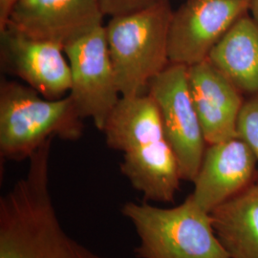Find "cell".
<instances>
[{
    "label": "cell",
    "instance_id": "6da1fadb",
    "mask_svg": "<svg viewBox=\"0 0 258 258\" xmlns=\"http://www.w3.org/2000/svg\"><path fill=\"white\" fill-rule=\"evenodd\" d=\"M50 158L30 159L26 175L0 198V258H119L94 251L59 220L50 190Z\"/></svg>",
    "mask_w": 258,
    "mask_h": 258
},
{
    "label": "cell",
    "instance_id": "7a4b0ae2",
    "mask_svg": "<svg viewBox=\"0 0 258 258\" xmlns=\"http://www.w3.org/2000/svg\"><path fill=\"white\" fill-rule=\"evenodd\" d=\"M102 132L107 146L122 153V174L146 200H175L182 179L156 102L149 94L120 97Z\"/></svg>",
    "mask_w": 258,
    "mask_h": 258
},
{
    "label": "cell",
    "instance_id": "3957f363",
    "mask_svg": "<svg viewBox=\"0 0 258 258\" xmlns=\"http://www.w3.org/2000/svg\"><path fill=\"white\" fill-rule=\"evenodd\" d=\"M173 11L169 0L113 17L105 26L111 61L120 96L148 94L149 83L169 65L168 32Z\"/></svg>",
    "mask_w": 258,
    "mask_h": 258
},
{
    "label": "cell",
    "instance_id": "277c9868",
    "mask_svg": "<svg viewBox=\"0 0 258 258\" xmlns=\"http://www.w3.org/2000/svg\"><path fill=\"white\" fill-rule=\"evenodd\" d=\"M83 118L67 95L49 100L28 85L1 80L0 154L8 160L30 159L49 139L77 141Z\"/></svg>",
    "mask_w": 258,
    "mask_h": 258
},
{
    "label": "cell",
    "instance_id": "5b68a950",
    "mask_svg": "<svg viewBox=\"0 0 258 258\" xmlns=\"http://www.w3.org/2000/svg\"><path fill=\"white\" fill-rule=\"evenodd\" d=\"M121 213L137 231L139 258H231L214 231L211 212L190 194L173 208L128 202Z\"/></svg>",
    "mask_w": 258,
    "mask_h": 258
},
{
    "label": "cell",
    "instance_id": "8992f818",
    "mask_svg": "<svg viewBox=\"0 0 258 258\" xmlns=\"http://www.w3.org/2000/svg\"><path fill=\"white\" fill-rule=\"evenodd\" d=\"M148 94L156 102L182 181L194 182L208 144L189 90L187 66L169 63L149 83Z\"/></svg>",
    "mask_w": 258,
    "mask_h": 258
},
{
    "label": "cell",
    "instance_id": "52a82bcc",
    "mask_svg": "<svg viewBox=\"0 0 258 258\" xmlns=\"http://www.w3.org/2000/svg\"><path fill=\"white\" fill-rule=\"evenodd\" d=\"M63 51L71 71L68 96L80 116L92 119L95 126L102 131L121 97L108 51L105 26L94 29Z\"/></svg>",
    "mask_w": 258,
    "mask_h": 258
},
{
    "label": "cell",
    "instance_id": "ba28073f",
    "mask_svg": "<svg viewBox=\"0 0 258 258\" xmlns=\"http://www.w3.org/2000/svg\"><path fill=\"white\" fill-rule=\"evenodd\" d=\"M249 9V0H186L173 11L170 21L169 62L189 67L207 59Z\"/></svg>",
    "mask_w": 258,
    "mask_h": 258
},
{
    "label": "cell",
    "instance_id": "9c48e42d",
    "mask_svg": "<svg viewBox=\"0 0 258 258\" xmlns=\"http://www.w3.org/2000/svg\"><path fill=\"white\" fill-rule=\"evenodd\" d=\"M63 48L27 37L6 27L0 31V65L3 72L22 80L49 100L67 96L71 71Z\"/></svg>",
    "mask_w": 258,
    "mask_h": 258
},
{
    "label": "cell",
    "instance_id": "30bf717a",
    "mask_svg": "<svg viewBox=\"0 0 258 258\" xmlns=\"http://www.w3.org/2000/svg\"><path fill=\"white\" fill-rule=\"evenodd\" d=\"M99 0H19L6 27L64 49L103 25Z\"/></svg>",
    "mask_w": 258,
    "mask_h": 258
},
{
    "label": "cell",
    "instance_id": "8fae6325",
    "mask_svg": "<svg viewBox=\"0 0 258 258\" xmlns=\"http://www.w3.org/2000/svg\"><path fill=\"white\" fill-rule=\"evenodd\" d=\"M257 169L253 152L239 138L209 145L190 195L211 212L256 182Z\"/></svg>",
    "mask_w": 258,
    "mask_h": 258
},
{
    "label": "cell",
    "instance_id": "7c38bea8",
    "mask_svg": "<svg viewBox=\"0 0 258 258\" xmlns=\"http://www.w3.org/2000/svg\"><path fill=\"white\" fill-rule=\"evenodd\" d=\"M187 79L208 146L237 138L244 95L208 58L187 67Z\"/></svg>",
    "mask_w": 258,
    "mask_h": 258
},
{
    "label": "cell",
    "instance_id": "4fadbf2b",
    "mask_svg": "<svg viewBox=\"0 0 258 258\" xmlns=\"http://www.w3.org/2000/svg\"><path fill=\"white\" fill-rule=\"evenodd\" d=\"M208 59L243 95L258 94V23L249 13L230 28Z\"/></svg>",
    "mask_w": 258,
    "mask_h": 258
},
{
    "label": "cell",
    "instance_id": "5bb4252c",
    "mask_svg": "<svg viewBox=\"0 0 258 258\" xmlns=\"http://www.w3.org/2000/svg\"><path fill=\"white\" fill-rule=\"evenodd\" d=\"M212 226L231 258H258V181L211 212Z\"/></svg>",
    "mask_w": 258,
    "mask_h": 258
},
{
    "label": "cell",
    "instance_id": "9a60e30c",
    "mask_svg": "<svg viewBox=\"0 0 258 258\" xmlns=\"http://www.w3.org/2000/svg\"><path fill=\"white\" fill-rule=\"evenodd\" d=\"M236 132L237 138L242 140L253 152L258 166V94L251 95L245 100L238 116Z\"/></svg>",
    "mask_w": 258,
    "mask_h": 258
},
{
    "label": "cell",
    "instance_id": "2e32d148",
    "mask_svg": "<svg viewBox=\"0 0 258 258\" xmlns=\"http://www.w3.org/2000/svg\"><path fill=\"white\" fill-rule=\"evenodd\" d=\"M157 0H99L104 16L118 17L144 9Z\"/></svg>",
    "mask_w": 258,
    "mask_h": 258
},
{
    "label": "cell",
    "instance_id": "e0dca14e",
    "mask_svg": "<svg viewBox=\"0 0 258 258\" xmlns=\"http://www.w3.org/2000/svg\"><path fill=\"white\" fill-rule=\"evenodd\" d=\"M18 1L19 0H0V31L7 26L12 11Z\"/></svg>",
    "mask_w": 258,
    "mask_h": 258
},
{
    "label": "cell",
    "instance_id": "ac0fdd59",
    "mask_svg": "<svg viewBox=\"0 0 258 258\" xmlns=\"http://www.w3.org/2000/svg\"><path fill=\"white\" fill-rule=\"evenodd\" d=\"M249 13L258 23V0H249Z\"/></svg>",
    "mask_w": 258,
    "mask_h": 258
}]
</instances>
